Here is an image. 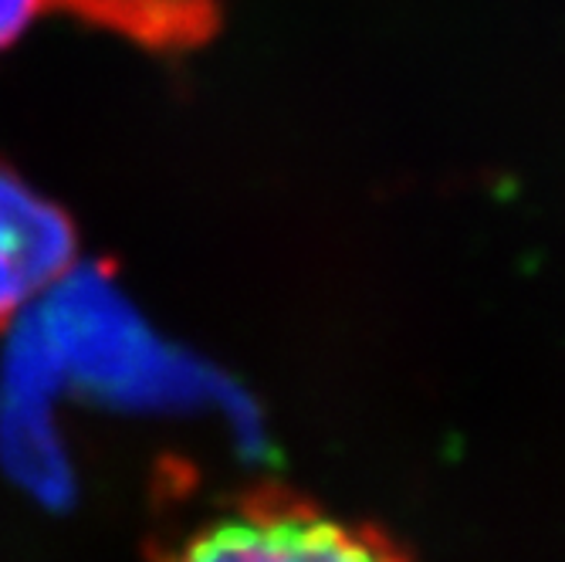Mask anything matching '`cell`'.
I'll return each instance as SVG.
<instances>
[{"label":"cell","instance_id":"cell-1","mask_svg":"<svg viewBox=\"0 0 565 562\" xmlns=\"http://www.w3.org/2000/svg\"><path fill=\"white\" fill-rule=\"evenodd\" d=\"M62 396L78 393L113 411L167 417H221L250 441L244 393L193 352L167 342L98 268H75L24 316Z\"/></svg>","mask_w":565,"mask_h":562},{"label":"cell","instance_id":"cell-2","mask_svg":"<svg viewBox=\"0 0 565 562\" xmlns=\"http://www.w3.org/2000/svg\"><path fill=\"white\" fill-rule=\"evenodd\" d=\"M167 562H399L383 542L301 505H241L190 532Z\"/></svg>","mask_w":565,"mask_h":562},{"label":"cell","instance_id":"cell-3","mask_svg":"<svg viewBox=\"0 0 565 562\" xmlns=\"http://www.w3.org/2000/svg\"><path fill=\"white\" fill-rule=\"evenodd\" d=\"M8 332L0 363V462L28 495L62 505L75 488L58 427V403L65 396L51 380L31 329L18 319Z\"/></svg>","mask_w":565,"mask_h":562},{"label":"cell","instance_id":"cell-4","mask_svg":"<svg viewBox=\"0 0 565 562\" xmlns=\"http://www.w3.org/2000/svg\"><path fill=\"white\" fill-rule=\"evenodd\" d=\"M78 268L68 214L0 167V329H11Z\"/></svg>","mask_w":565,"mask_h":562},{"label":"cell","instance_id":"cell-5","mask_svg":"<svg viewBox=\"0 0 565 562\" xmlns=\"http://www.w3.org/2000/svg\"><path fill=\"white\" fill-rule=\"evenodd\" d=\"M78 21L142 47H183L207 34L217 0H55Z\"/></svg>","mask_w":565,"mask_h":562},{"label":"cell","instance_id":"cell-6","mask_svg":"<svg viewBox=\"0 0 565 562\" xmlns=\"http://www.w3.org/2000/svg\"><path fill=\"white\" fill-rule=\"evenodd\" d=\"M44 4L47 0H0V51L11 47L31 28Z\"/></svg>","mask_w":565,"mask_h":562}]
</instances>
